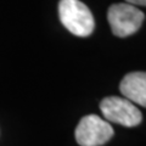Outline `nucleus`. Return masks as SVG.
Here are the masks:
<instances>
[{"label":"nucleus","instance_id":"nucleus-6","mask_svg":"<svg viewBox=\"0 0 146 146\" xmlns=\"http://www.w3.org/2000/svg\"><path fill=\"white\" fill-rule=\"evenodd\" d=\"M125 3L133 6H146V0H125Z\"/></svg>","mask_w":146,"mask_h":146},{"label":"nucleus","instance_id":"nucleus-1","mask_svg":"<svg viewBox=\"0 0 146 146\" xmlns=\"http://www.w3.org/2000/svg\"><path fill=\"white\" fill-rule=\"evenodd\" d=\"M58 17L65 28L77 36H88L94 32L95 20L89 7L79 0H61Z\"/></svg>","mask_w":146,"mask_h":146},{"label":"nucleus","instance_id":"nucleus-3","mask_svg":"<svg viewBox=\"0 0 146 146\" xmlns=\"http://www.w3.org/2000/svg\"><path fill=\"white\" fill-rule=\"evenodd\" d=\"M115 130L107 121L96 115H88L76 128V140L80 146H102L112 139Z\"/></svg>","mask_w":146,"mask_h":146},{"label":"nucleus","instance_id":"nucleus-2","mask_svg":"<svg viewBox=\"0 0 146 146\" xmlns=\"http://www.w3.org/2000/svg\"><path fill=\"white\" fill-rule=\"evenodd\" d=\"M107 20L112 33L119 38H125L141 28L145 15L136 6L128 3H117L108 7Z\"/></svg>","mask_w":146,"mask_h":146},{"label":"nucleus","instance_id":"nucleus-4","mask_svg":"<svg viewBox=\"0 0 146 146\" xmlns=\"http://www.w3.org/2000/svg\"><path fill=\"white\" fill-rule=\"evenodd\" d=\"M105 121L124 127H136L143 121L140 110L133 102L121 96H107L100 102Z\"/></svg>","mask_w":146,"mask_h":146},{"label":"nucleus","instance_id":"nucleus-5","mask_svg":"<svg viewBox=\"0 0 146 146\" xmlns=\"http://www.w3.org/2000/svg\"><path fill=\"white\" fill-rule=\"evenodd\" d=\"M119 90L127 100L146 107V72H130L121 80Z\"/></svg>","mask_w":146,"mask_h":146}]
</instances>
